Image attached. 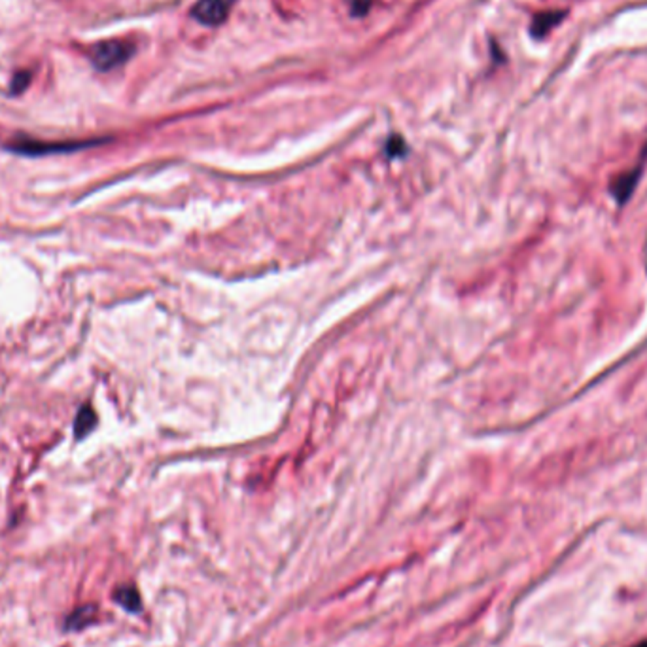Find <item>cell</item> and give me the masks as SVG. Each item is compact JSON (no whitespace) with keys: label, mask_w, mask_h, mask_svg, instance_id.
<instances>
[{"label":"cell","mask_w":647,"mask_h":647,"mask_svg":"<svg viewBox=\"0 0 647 647\" xmlns=\"http://www.w3.org/2000/svg\"><path fill=\"white\" fill-rule=\"evenodd\" d=\"M133 54H135V47L129 42L108 40V42H99L97 46H93L91 63L99 70L107 72V70H114L123 63H127V59Z\"/></svg>","instance_id":"obj_1"},{"label":"cell","mask_w":647,"mask_h":647,"mask_svg":"<svg viewBox=\"0 0 647 647\" xmlns=\"http://www.w3.org/2000/svg\"><path fill=\"white\" fill-rule=\"evenodd\" d=\"M371 8V0H351L352 16H366Z\"/></svg>","instance_id":"obj_10"},{"label":"cell","mask_w":647,"mask_h":647,"mask_svg":"<svg viewBox=\"0 0 647 647\" xmlns=\"http://www.w3.org/2000/svg\"><path fill=\"white\" fill-rule=\"evenodd\" d=\"M235 0H199L191 10L193 19L206 27H218L228 19Z\"/></svg>","instance_id":"obj_3"},{"label":"cell","mask_w":647,"mask_h":647,"mask_svg":"<svg viewBox=\"0 0 647 647\" xmlns=\"http://www.w3.org/2000/svg\"><path fill=\"white\" fill-rule=\"evenodd\" d=\"M93 611H95V609L89 608V606H87V608L78 609L76 613H72V615L69 617V623H67V626H69V628H82L84 624H87L89 621H91Z\"/></svg>","instance_id":"obj_8"},{"label":"cell","mask_w":647,"mask_h":647,"mask_svg":"<svg viewBox=\"0 0 647 647\" xmlns=\"http://www.w3.org/2000/svg\"><path fill=\"white\" fill-rule=\"evenodd\" d=\"M31 84V74L29 72H17L12 80V91L21 93L27 89V85Z\"/></svg>","instance_id":"obj_9"},{"label":"cell","mask_w":647,"mask_h":647,"mask_svg":"<svg viewBox=\"0 0 647 647\" xmlns=\"http://www.w3.org/2000/svg\"><path fill=\"white\" fill-rule=\"evenodd\" d=\"M562 17V12H547V14H540L538 17H534L532 34L534 36H543V34H547Z\"/></svg>","instance_id":"obj_5"},{"label":"cell","mask_w":647,"mask_h":647,"mask_svg":"<svg viewBox=\"0 0 647 647\" xmlns=\"http://www.w3.org/2000/svg\"><path fill=\"white\" fill-rule=\"evenodd\" d=\"M116 600L120 602L125 609H129V611H140V596H138L135 586H122L116 593Z\"/></svg>","instance_id":"obj_7"},{"label":"cell","mask_w":647,"mask_h":647,"mask_svg":"<svg viewBox=\"0 0 647 647\" xmlns=\"http://www.w3.org/2000/svg\"><path fill=\"white\" fill-rule=\"evenodd\" d=\"M630 647H647V639H641V641H638V644H634V646Z\"/></svg>","instance_id":"obj_11"},{"label":"cell","mask_w":647,"mask_h":647,"mask_svg":"<svg viewBox=\"0 0 647 647\" xmlns=\"http://www.w3.org/2000/svg\"><path fill=\"white\" fill-rule=\"evenodd\" d=\"M641 171H644V165H639L636 168H630V171H626L623 175L615 176L611 184H609V191H611V195L615 197V201L619 205H624L630 195L634 193V188H636V184H638L639 176H641Z\"/></svg>","instance_id":"obj_4"},{"label":"cell","mask_w":647,"mask_h":647,"mask_svg":"<svg viewBox=\"0 0 647 647\" xmlns=\"http://www.w3.org/2000/svg\"><path fill=\"white\" fill-rule=\"evenodd\" d=\"M97 144L91 140H80V142H40V140H17L8 148L12 152L23 153V155H47V153H65L76 152L87 146Z\"/></svg>","instance_id":"obj_2"},{"label":"cell","mask_w":647,"mask_h":647,"mask_svg":"<svg viewBox=\"0 0 647 647\" xmlns=\"http://www.w3.org/2000/svg\"><path fill=\"white\" fill-rule=\"evenodd\" d=\"M95 422H97V417H95V413L89 405H84L80 413H78L76 422H74V434H76L78 439H82L84 435H87L91 432V428L95 426Z\"/></svg>","instance_id":"obj_6"}]
</instances>
